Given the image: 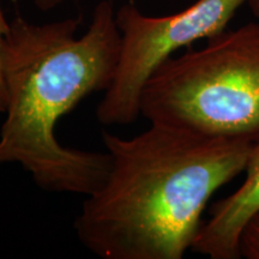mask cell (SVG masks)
Listing matches in <instances>:
<instances>
[{"label":"cell","mask_w":259,"mask_h":259,"mask_svg":"<svg viewBox=\"0 0 259 259\" xmlns=\"http://www.w3.org/2000/svg\"><path fill=\"white\" fill-rule=\"evenodd\" d=\"M199 50L169 57L145 82L150 122L259 144V23L223 30Z\"/></svg>","instance_id":"3957f363"},{"label":"cell","mask_w":259,"mask_h":259,"mask_svg":"<svg viewBox=\"0 0 259 259\" xmlns=\"http://www.w3.org/2000/svg\"><path fill=\"white\" fill-rule=\"evenodd\" d=\"M10 31V23L6 21L4 12L0 5V113H5L6 105H8V90H6V84L4 78V63H3V57H4V46L5 40Z\"/></svg>","instance_id":"52a82bcc"},{"label":"cell","mask_w":259,"mask_h":259,"mask_svg":"<svg viewBox=\"0 0 259 259\" xmlns=\"http://www.w3.org/2000/svg\"><path fill=\"white\" fill-rule=\"evenodd\" d=\"M80 17L35 24L17 16L4 46L8 90L0 128V164L18 163L41 190L89 196L111 168L107 153L64 147L61 116L114 79L121 37L113 0H101L82 36Z\"/></svg>","instance_id":"7a4b0ae2"},{"label":"cell","mask_w":259,"mask_h":259,"mask_svg":"<svg viewBox=\"0 0 259 259\" xmlns=\"http://www.w3.org/2000/svg\"><path fill=\"white\" fill-rule=\"evenodd\" d=\"M111 168L74 231L102 259H181L216 191L245 171L253 145L150 122L132 138L102 131Z\"/></svg>","instance_id":"6da1fadb"},{"label":"cell","mask_w":259,"mask_h":259,"mask_svg":"<svg viewBox=\"0 0 259 259\" xmlns=\"http://www.w3.org/2000/svg\"><path fill=\"white\" fill-rule=\"evenodd\" d=\"M240 258L259 259V210L246 223L239 240Z\"/></svg>","instance_id":"8992f818"},{"label":"cell","mask_w":259,"mask_h":259,"mask_svg":"<svg viewBox=\"0 0 259 259\" xmlns=\"http://www.w3.org/2000/svg\"><path fill=\"white\" fill-rule=\"evenodd\" d=\"M247 4L250 6L252 14L259 18V0H247Z\"/></svg>","instance_id":"9c48e42d"},{"label":"cell","mask_w":259,"mask_h":259,"mask_svg":"<svg viewBox=\"0 0 259 259\" xmlns=\"http://www.w3.org/2000/svg\"><path fill=\"white\" fill-rule=\"evenodd\" d=\"M32 2H34V4L36 5L38 9L51 10L59 5L60 3H63L64 0H32Z\"/></svg>","instance_id":"ba28073f"},{"label":"cell","mask_w":259,"mask_h":259,"mask_svg":"<svg viewBox=\"0 0 259 259\" xmlns=\"http://www.w3.org/2000/svg\"><path fill=\"white\" fill-rule=\"evenodd\" d=\"M238 190L213 203L191 250L211 259H238L239 240L248 220L259 210V144L253 145Z\"/></svg>","instance_id":"5b68a950"},{"label":"cell","mask_w":259,"mask_h":259,"mask_svg":"<svg viewBox=\"0 0 259 259\" xmlns=\"http://www.w3.org/2000/svg\"><path fill=\"white\" fill-rule=\"evenodd\" d=\"M247 0H197L178 14L153 17L134 3L116 10L121 37L114 79L96 108L102 125H130L141 116V94L149 77L183 47L226 30Z\"/></svg>","instance_id":"277c9868"}]
</instances>
